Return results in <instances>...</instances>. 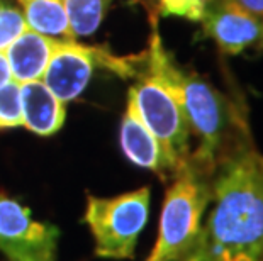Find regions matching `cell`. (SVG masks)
<instances>
[{
	"label": "cell",
	"instance_id": "ac0fdd59",
	"mask_svg": "<svg viewBox=\"0 0 263 261\" xmlns=\"http://www.w3.org/2000/svg\"><path fill=\"white\" fill-rule=\"evenodd\" d=\"M10 82H12V71H10V66H9L5 53L0 51V88L5 87Z\"/></svg>",
	"mask_w": 263,
	"mask_h": 261
},
{
	"label": "cell",
	"instance_id": "277c9868",
	"mask_svg": "<svg viewBox=\"0 0 263 261\" xmlns=\"http://www.w3.org/2000/svg\"><path fill=\"white\" fill-rule=\"evenodd\" d=\"M149 187L100 198L88 195L85 220L95 239V253L102 258L131 259L149 217Z\"/></svg>",
	"mask_w": 263,
	"mask_h": 261
},
{
	"label": "cell",
	"instance_id": "7a4b0ae2",
	"mask_svg": "<svg viewBox=\"0 0 263 261\" xmlns=\"http://www.w3.org/2000/svg\"><path fill=\"white\" fill-rule=\"evenodd\" d=\"M148 73L163 82L180 102L190 134L199 141L189 159L204 173L212 175L224 149L248 127L241 114L209 82L178 68L156 32L151 36L148 49Z\"/></svg>",
	"mask_w": 263,
	"mask_h": 261
},
{
	"label": "cell",
	"instance_id": "52a82bcc",
	"mask_svg": "<svg viewBox=\"0 0 263 261\" xmlns=\"http://www.w3.org/2000/svg\"><path fill=\"white\" fill-rule=\"evenodd\" d=\"M204 34L224 54H241L248 49L263 51V17L229 0H207L202 12Z\"/></svg>",
	"mask_w": 263,
	"mask_h": 261
},
{
	"label": "cell",
	"instance_id": "5bb4252c",
	"mask_svg": "<svg viewBox=\"0 0 263 261\" xmlns=\"http://www.w3.org/2000/svg\"><path fill=\"white\" fill-rule=\"evenodd\" d=\"M19 126H22L21 85L12 80L0 88V129Z\"/></svg>",
	"mask_w": 263,
	"mask_h": 261
},
{
	"label": "cell",
	"instance_id": "e0dca14e",
	"mask_svg": "<svg viewBox=\"0 0 263 261\" xmlns=\"http://www.w3.org/2000/svg\"><path fill=\"white\" fill-rule=\"evenodd\" d=\"M229 2L236 4L238 7L248 10L258 17H263V0H229Z\"/></svg>",
	"mask_w": 263,
	"mask_h": 261
},
{
	"label": "cell",
	"instance_id": "6da1fadb",
	"mask_svg": "<svg viewBox=\"0 0 263 261\" xmlns=\"http://www.w3.org/2000/svg\"><path fill=\"white\" fill-rule=\"evenodd\" d=\"M209 205L194 248L200 261H263V154L248 127L216 161Z\"/></svg>",
	"mask_w": 263,
	"mask_h": 261
},
{
	"label": "cell",
	"instance_id": "2e32d148",
	"mask_svg": "<svg viewBox=\"0 0 263 261\" xmlns=\"http://www.w3.org/2000/svg\"><path fill=\"white\" fill-rule=\"evenodd\" d=\"M207 0H160V14L200 21Z\"/></svg>",
	"mask_w": 263,
	"mask_h": 261
},
{
	"label": "cell",
	"instance_id": "30bf717a",
	"mask_svg": "<svg viewBox=\"0 0 263 261\" xmlns=\"http://www.w3.org/2000/svg\"><path fill=\"white\" fill-rule=\"evenodd\" d=\"M22 126L37 136H53L63 127L66 104H63L41 80L21 85Z\"/></svg>",
	"mask_w": 263,
	"mask_h": 261
},
{
	"label": "cell",
	"instance_id": "ffe728a7",
	"mask_svg": "<svg viewBox=\"0 0 263 261\" xmlns=\"http://www.w3.org/2000/svg\"><path fill=\"white\" fill-rule=\"evenodd\" d=\"M173 261H200V258H199V254L195 253V249H192L187 256H183L182 259H173Z\"/></svg>",
	"mask_w": 263,
	"mask_h": 261
},
{
	"label": "cell",
	"instance_id": "44dd1931",
	"mask_svg": "<svg viewBox=\"0 0 263 261\" xmlns=\"http://www.w3.org/2000/svg\"><path fill=\"white\" fill-rule=\"evenodd\" d=\"M0 4H4V2H2V0H0Z\"/></svg>",
	"mask_w": 263,
	"mask_h": 261
},
{
	"label": "cell",
	"instance_id": "ba28073f",
	"mask_svg": "<svg viewBox=\"0 0 263 261\" xmlns=\"http://www.w3.org/2000/svg\"><path fill=\"white\" fill-rule=\"evenodd\" d=\"M105 53L82 46L78 43H60L44 70L41 82L63 104H68L85 90L93 73L95 63Z\"/></svg>",
	"mask_w": 263,
	"mask_h": 261
},
{
	"label": "cell",
	"instance_id": "7402d4cb",
	"mask_svg": "<svg viewBox=\"0 0 263 261\" xmlns=\"http://www.w3.org/2000/svg\"><path fill=\"white\" fill-rule=\"evenodd\" d=\"M2 2H4V0H2Z\"/></svg>",
	"mask_w": 263,
	"mask_h": 261
},
{
	"label": "cell",
	"instance_id": "3957f363",
	"mask_svg": "<svg viewBox=\"0 0 263 261\" xmlns=\"http://www.w3.org/2000/svg\"><path fill=\"white\" fill-rule=\"evenodd\" d=\"M209 202L211 175L187 159L166 188L158 237L146 261H173L187 256L199 241Z\"/></svg>",
	"mask_w": 263,
	"mask_h": 261
},
{
	"label": "cell",
	"instance_id": "4fadbf2b",
	"mask_svg": "<svg viewBox=\"0 0 263 261\" xmlns=\"http://www.w3.org/2000/svg\"><path fill=\"white\" fill-rule=\"evenodd\" d=\"M110 2L112 0H63L75 39L90 36L99 29Z\"/></svg>",
	"mask_w": 263,
	"mask_h": 261
},
{
	"label": "cell",
	"instance_id": "9a60e30c",
	"mask_svg": "<svg viewBox=\"0 0 263 261\" xmlns=\"http://www.w3.org/2000/svg\"><path fill=\"white\" fill-rule=\"evenodd\" d=\"M24 31H27V24L21 10L0 4V51L10 46Z\"/></svg>",
	"mask_w": 263,
	"mask_h": 261
},
{
	"label": "cell",
	"instance_id": "9c48e42d",
	"mask_svg": "<svg viewBox=\"0 0 263 261\" xmlns=\"http://www.w3.org/2000/svg\"><path fill=\"white\" fill-rule=\"evenodd\" d=\"M119 143L124 156L133 165L153 171L163 180L168 178L170 175H175L178 170L175 161L168 156V153L153 136V132L143 124L129 102L121 121Z\"/></svg>",
	"mask_w": 263,
	"mask_h": 261
},
{
	"label": "cell",
	"instance_id": "8fae6325",
	"mask_svg": "<svg viewBox=\"0 0 263 261\" xmlns=\"http://www.w3.org/2000/svg\"><path fill=\"white\" fill-rule=\"evenodd\" d=\"M60 43L63 41L51 39L29 29L22 32L10 46L4 49L12 71V80L19 85L41 80Z\"/></svg>",
	"mask_w": 263,
	"mask_h": 261
},
{
	"label": "cell",
	"instance_id": "8992f818",
	"mask_svg": "<svg viewBox=\"0 0 263 261\" xmlns=\"http://www.w3.org/2000/svg\"><path fill=\"white\" fill-rule=\"evenodd\" d=\"M60 231L0 193V253L9 261H57Z\"/></svg>",
	"mask_w": 263,
	"mask_h": 261
},
{
	"label": "cell",
	"instance_id": "7c38bea8",
	"mask_svg": "<svg viewBox=\"0 0 263 261\" xmlns=\"http://www.w3.org/2000/svg\"><path fill=\"white\" fill-rule=\"evenodd\" d=\"M19 2L24 9L22 15L29 31L63 43L75 41L63 0H19Z\"/></svg>",
	"mask_w": 263,
	"mask_h": 261
},
{
	"label": "cell",
	"instance_id": "5b68a950",
	"mask_svg": "<svg viewBox=\"0 0 263 261\" xmlns=\"http://www.w3.org/2000/svg\"><path fill=\"white\" fill-rule=\"evenodd\" d=\"M127 102L180 168L190 158L192 134L182 105L170 88L146 71V76L129 88Z\"/></svg>",
	"mask_w": 263,
	"mask_h": 261
},
{
	"label": "cell",
	"instance_id": "d6986e66",
	"mask_svg": "<svg viewBox=\"0 0 263 261\" xmlns=\"http://www.w3.org/2000/svg\"><path fill=\"white\" fill-rule=\"evenodd\" d=\"M136 4H141L153 21V27H156V15H160V0H133Z\"/></svg>",
	"mask_w": 263,
	"mask_h": 261
}]
</instances>
